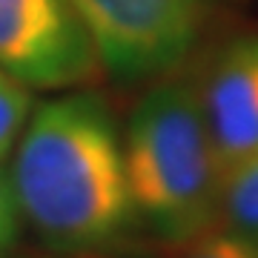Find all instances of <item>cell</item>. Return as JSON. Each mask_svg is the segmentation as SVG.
Returning <instances> with one entry per match:
<instances>
[{
	"label": "cell",
	"instance_id": "8",
	"mask_svg": "<svg viewBox=\"0 0 258 258\" xmlns=\"http://www.w3.org/2000/svg\"><path fill=\"white\" fill-rule=\"evenodd\" d=\"M175 247V258H258V241L232 230H207Z\"/></svg>",
	"mask_w": 258,
	"mask_h": 258
},
{
	"label": "cell",
	"instance_id": "4",
	"mask_svg": "<svg viewBox=\"0 0 258 258\" xmlns=\"http://www.w3.org/2000/svg\"><path fill=\"white\" fill-rule=\"evenodd\" d=\"M0 69L26 89H81L103 72L69 0H0Z\"/></svg>",
	"mask_w": 258,
	"mask_h": 258
},
{
	"label": "cell",
	"instance_id": "6",
	"mask_svg": "<svg viewBox=\"0 0 258 258\" xmlns=\"http://www.w3.org/2000/svg\"><path fill=\"white\" fill-rule=\"evenodd\" d=\"M221 215L232 232L258 241V158L224 178Z\"/></svg>",
	"mask_w": 258,
	"mask_h": 258
},
{
	"label": "cell",
	"instance_id": "3",
	"mask_svg": "<svg viewBox=\"0 0 258 258\" xmlns=\"http://www.w3.org/2000/svg\"><path fill=\"white\" fill-rule=\"evenodd\" d=\"M98 60L118 81H152L186 60L210 0H69Z\"/></svg>",
	"mask_w": 258,
	"mask_h": 258
},
{
	"label": "cell",
	"instance_id": "7",
	"mask_svg": "<svg viewBox=\"0 0 258 258\" xmlns=\"http://www.w3.org/2000/svg\"><path fill=\"white\" fill-rule=\"evenodd\" d=\"M29 109H32L29 89L0 69V161L6 158V152L15 147L18 135L23 132Z\"/></svg>",
	"mask_w": 258,
	"mask_h": 258
},
{
	"label": "cell",
	"instance_id": "1",
	"mask_svg": "<svg viewBox=\"0 0 258 258\" xmlns=\"http://www.w3.org/2000/svg\"><path fill=\"white\" fill-rule=\"evenodd\" d=\"M9 175L20 215L55 249L120 247L141 224L123 138L98 92L81 89L43 103L23 126Z\"/></svg>",
	"mask_w": 258,
	"mask_h": 258
},
{
	"label": "cell",
	"instance_id": "2",
	"mask_svg": "<svg viewBox=\"0 0 258 258\" xmlns=\"http://www.w3.org/2000/svg\"><path fill=\"white\" fill-rule=\"evenodd\" d=\"M123 164L138 221L158 238L175 247L212 230L224 172L192 86L161 81L141 98L123 132Z\"/></svg>",
	"mask_w": 258,
	"mask_h": 258
},
{
	"label": "cell",
	"instance_id": "5",
	"mask_svg": "<svg viewBox=\"0 0 258 258\" xmlns=\"http://www.w3.org/2000/svg\"><path fill=\"white\" fill-rule=\"evenodd\" d=\"M195 95L224 178L258 158V37L230 40Z\"/></svg>",
	"mask_w": 258,
	"mask_h": 258
},
{
	"label": "cell",
	"instance_id": "9",
	"mask_svg": "<svg viewBox=\"0 0 258 258\" xmlns=\"http://www.w3.org/2000/svg\"><path fill=\"white\" fill-rule=\"evenodd\" d=\"M20 230V207L15 198L12 175L0 166V255L15 244Z\"/></svg>",
	"mask_w": 258,
	"mask_h": 258
}]
</instances>
